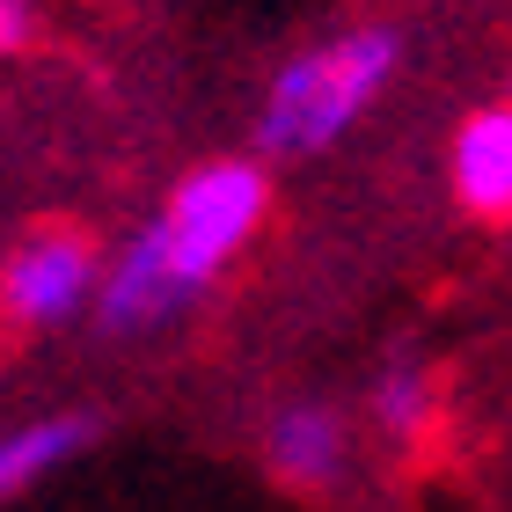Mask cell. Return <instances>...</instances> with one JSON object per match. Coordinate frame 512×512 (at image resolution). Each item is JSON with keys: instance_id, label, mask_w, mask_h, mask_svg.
<instances>
[{"instance_id": "obj_1", "label": "cell", "mask_w": 512, "mask_h": 512, "mask_svg": "<svg viewBox=\"0 0 512 512\" xmlns=\"http://www.w3.org/2000/svg\"><path fill=\"white\" fill-rule=\"evenodd\" d=\"M395 52H403L395 30H352L337 44H315V52L286 59L264 88V110H256V147L264 154L337 147V139L359 125V110L388 88Z\"/></svg>"}, {"instance_id": "obj_2", "label": "cell", "mask_w": 512, "mask_h": 512, "mask_svg": "<svg viewBox=\"0 0 512 512\" xmlns=\"http://www.w3.org/2000/svg\"><path fill=\"white\" fill-rule=\"evenodd\" d=\"M264 205H271V176L256 161H205L169 191V205H161V220L147 235L161 249V264H169V278L198 300L235 264V249L264 227Z\"/></svg>"}, {"instance_id": "obj_3", "label": "cell", "mask_w": 512, "mask_h": 512, "mask_svg": "<svg viewBox=\"0 0 512 512\" xmlns=\"http://www.w3.org/2000/svg\"><path fill=\"white\" fill-rule=\"evenodd\" d=\"M0 293H8V315L15 322H66L88 308V293H96V256H88L81 235H30L15 256H8V278H0Z\"/></svg>"}, {"instance_id": "obj_4", "label": "cell", "mask_w": 512, "mask_h": 512, "mask_svg": "<svg viewBox=\"0 0 512 512\" xmlns=\"http://www.w3.org/2000/svg\"><path fill=\"white\" fill-rule=\"evenodd\" d=\"M264 461L300 491H337L344 461H352V439H344V417L330 403H286L264 425Z\"/></svg>"}, {"instance_id": "obj_5", "label": "cell", "mask_w": 512, "mask_h": 512, "mask_svg": "<svg viewBox=\"0 0 512 512\" xmlns=\"http://www.w3.org/2000/svg\"><path fill=\"white\" fill-rule=\"evenodd\" d=\"M447 161H454V198L469 205L476 220H505L512 213V110L505 103L469 110Z\"/></svg>"}, {"instance_id": "obj_6", "label": "cell", "mask_w": 512, "mask_h": 512, "mask_svg": "<svg viewBox=\"0 0 512 512\" xmlns=\"http://www.w3.org/2000/svg\"><path fill=\"white\" fill-rule=\"evenodd\" d=\"M81 447H96V417H81V410L30 417V425L0 432V505L15 491H30V483H44L52 469H66Z\"/></svg>"}, {"instance_id": "obj_7", "label": "cell", "mask_w": 512, "mask_h": 512, "mask_svg": "<svg viewBox=\"0 0 512 512\" xmlns=\"http://www.w3.org/2000/svg\"><path fill=\"white\" fill-rule=\"evenodd\" d=\"M374 417H381V432L395 439H425L432 432V417H439V381H432V366L417 359V352H395L381 366V381H374Z\"/></svg>"}, {"instance_id": "obj_8", "label": "cell", "mask_w": 512, "mask_h": 512, "mask_svg": "<svg viewBox=\"0 0 512 512\" xmlns=\"http://www.w3.org/2000/svg\"><path fill=\"white\" fill-rule=\"evenodd\" d=\"M37 30V0H0V52H22Z\"/></svg>"}]
</instances>
